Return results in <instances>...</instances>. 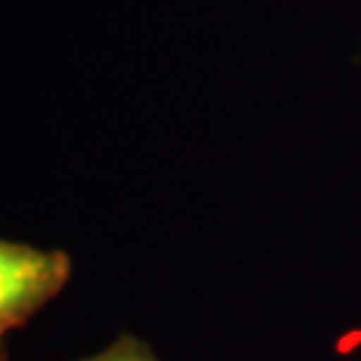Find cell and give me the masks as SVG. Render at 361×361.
<instances>
[{"mask_svg": "<svg viewBox=\"0 0 361 361\" xmlns=\"http://www.w3.org/2000/svg\"><path fill=\"white\" fill-rule=\"evenodd\" d=\"M73 259L59 249H35L0 238V337L27 324L65 289Z\"/></svg>", "mask_w": 361, "mask_h": 361, "instance_id": "1", "label": "cell"}, {"mask_svg": "<svg viewBox=\"0 0 361 361\" xmlns=\"http://www.w3.org/2000/svg\"><path fill=\"white\" fill-rule=\"evenodd\" d=\"M80 361H158V356H155L153 348L145 340H140V337L118 335L104 350Z\"/></svg>", "mask_w": 361, "mask_h": 361, "instance_id": "2", "label": "cell"}, {"mask_svg": "<svg viewBox=\"0 0 361 361\" xmlns=\"http://www.w3.org/2000/svg\"><path fill=\"white\" fill-rule=\"evenodd\" d=\"M0 361H8V359H6V350H3V345H0Z\"/></svg>", "mask_w": 361, "mask_h": 361, "instance_id": "3", "label": "cell"}]
</instances>
